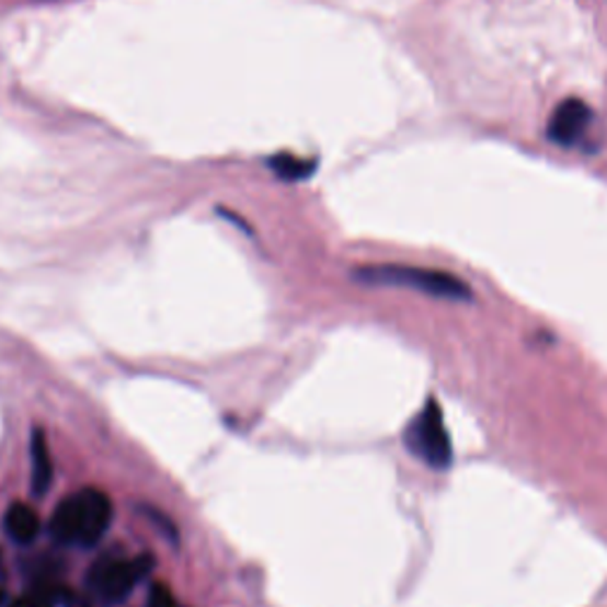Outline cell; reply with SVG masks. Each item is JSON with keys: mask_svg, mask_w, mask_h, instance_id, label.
<instances>
[{"mask_svg": "<svg viewBox=\"0 0 607 607\" xmlns=\"http://www.w3.org/2000/svg\"><path fill=\"white\" fill-rule=\"evenodd\" d=\"M356 280L368 285H392V287H409V290L423 293L435 299L449 301H470L472 290L466 280H460L454 273L421 268V266H399V264H382V266H364L358 268Z\"/></svg>", "mask_w": 607, "mask_h": 607, "instance_id": "obj_1", "label": "cell"}, {"mask_svg": "<svg viewBox=\"0 0 607 607\" xmlns=\"http://www.w3.org/2000/svg\"><path fill=\"white\" fill-rule=\"evenodd\" d=\"M403 444L432 470H446L451 466L454 444L449 430H446L442 403L435 397L425 401L421 413H415L413 421L403 430Z\"/></svg>", "mask_w": 607, "mask_h": 607, "instance_id": "obj_2", "label": "cell"}, {"mask_svg": "<svg viewBox=\"0 0 607 607\" xmlns=\"http://www.w3.org/2000/svg\"><path fill=\"white\" fill-rule=\"evenodd\" d=\"M152 568V556H138L134 560L103 558L93 565L89 584L98 598H103L105 603H119L131 594L140 580H146Z\"/></svg>", "mask_w": 607, "mask_h": 607, "instance_id": "obj_3", "label": "cell"}, {"mask_svg": "<svg viewBox=\"0 0 607 607\" xmlns=\"http://www.w3.org/2000/svg\"><path fill=\"white\" fill-rule=\"evenodd\" d=\"M77 496L79 508V546H95L105 537L112 523V503L100 489H83Z\"/></svg>", "mask_w": 607, "mask_h": 607, "instance_id": "obj_4", "label": "cell"}, {"mask_svg": "<svg viewBox=\"0 0 607 607\" xmlns=\"http://www.w3.org/2000/svg\"><path fill=\"white\" fill-rule=\"evenodd\" d=\"M591 124V107L580 98H568L553 110L551 122H548V138H551L556 146L570 148L576 146L584 136Z\"/></svg>", "mask_w": 607, "mask_h": 607, "instance_id": "obj_5", "label": "cell"}, {"mask_svg": "<svg viewBox=\"0 0 607 607\" xmlns=\"http://www.w3.org/2000/svg\"><path fill=\"white\" fill-rule=\"evenodd\" d=\"M28 454H32V491L34 496H46L53 486V456L48 449V439L41 430L32 432V442H28Z\"/></svg>", "mask_w": 607, "mask_h": 607, "instance_id": "obj_6", "label": "cell"}, {"mask_svg": "<svg viewBox=\"0 0 607 607\" xmlns=\"http://www.w3.org/2000/svg\"><path fill=\"white\" fill-rule=\"evenodd\" d=\"M38 515L32 508V505H26L22 501L12 503L8 513H5V531L18 543H32L38 537Z\"/></svg>", "mask_w": 607, "mask_h": 607, "instance_id": "obj_7", "label": "cell"}, {"mask_svg": "<svg viewBox=\"0 0 607 607\" xmlns=\"http://www.w3.org/2000/svg\"><path fill=\"white\" fill-rule=\"evenodd\" d=\"M268 167L280 181L299 183V181L311 179L318 164H316V159H309V157H299L293 152H278L268 159Z\"/></svg>", "mask_w": 607, "mask_h": 607, "instance_id": "obj_8", "label": "cell"}, {"mask_svg": "<svg viewBox=\"0 0 607 607\" xmlns=\"http://www.w3.org/2000/svg\"><path fill=\"white\" fill-rule=\"evenodd\" d=\"M65 598V586L55 580H38L32 588L14 600L10 607H57Z\"/></svg>", "mask_w": 607, "mask_h": 607, "instance_id": "obj_9", "label": "cell"}, {"mask_svg": "<svg viewBox=\"0 0 607 607\" xmlns=\"http://www.w3.org/2000/svg\"><path fill=\"white\" fill-rule=\"evenodd\" d=\"M148 607H179L176 598H173L171 588L167 584H154L148 596Z\"/></svg>", "mask_w": 607, "mask_h": 607, "instance_id": "obj_10", "label": "cell"}, {"mask_svg": "<svg viewBox=\"0 0 607 607\" xmlns=\"http://www.w3.org/2000/svg\"><path fill=\"white\" fill-rule=\"evenodd\" d=\"M3 603H5V591L0 588V605H3Z\"/></svg>", "mask_w": 607, "mask_h": 607, "instance_id": "obj_11", "label": "cell"}]
</instances>
